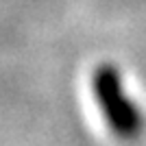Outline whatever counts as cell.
Returning a JSON list of instances; mask_svg holds the SVG:
<instances>
[{
  "instance_id": "1",
  "label": "cell",
  "mask_w": 146,
  "mask_h": 146,
  "mask_svg": "<svg viewBox=\"0 0 146 146\" xmlns=\"http://www.w3.org/2000/svg\"><path fill=\"white\" fill-rule=\"evenodd\" d=\"M92 94L109 131L120 140L133 142L146 129V118L135 98L129 94L116 63L103 61L92 72Z\"/></svg>"
}]
</instances>
